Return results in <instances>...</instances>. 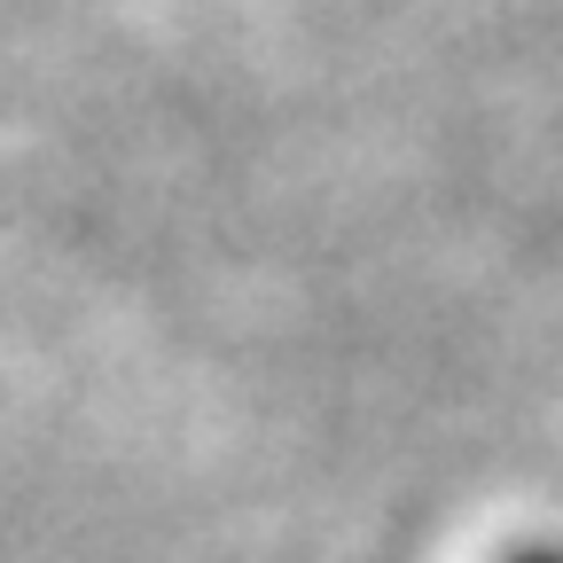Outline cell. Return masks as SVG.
<instances>
[{
    "label": "cell",
    "instance_id": "obj_1",
    "mask_svg": "<svg viewBox=\"0 0 563 563\" xmlns=\"http://www.w3.org/2000/svg\"><path fill=\"white\" fill-rule=\"evenodd\" d=\"M501 563H563L555 548H517V555H501Z\"/></svg>",
    "mask_w": 563,
    "mask_h": 563
}]
</instances>
